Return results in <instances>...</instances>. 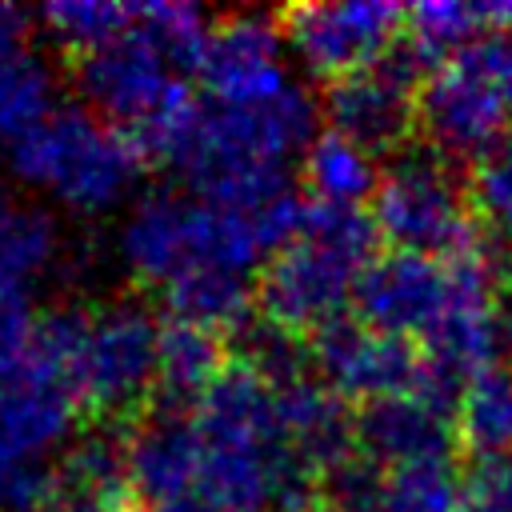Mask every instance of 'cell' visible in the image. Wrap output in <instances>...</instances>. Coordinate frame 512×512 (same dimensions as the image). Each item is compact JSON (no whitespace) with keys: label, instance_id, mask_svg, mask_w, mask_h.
Returning <instances> with one entry per match:
<instances>
[{"label":"cell","instance_id":"cell-1","mask_svg":"<svg viewBox=\"0 0 512 512\" xmlns=\"http://www.w3.org/2000/svg\"><path fill=\"white\" fill-rule=\"evenodd\" d=\"M376 240L372 212L304 200L296 236L256 276V312L284 332L316 336L344 316L364 268L376 260Z\"/></svg>","mask_w":512,"mask_h":512},{"label":"cell","instance_id":"cell-7","mask_svg":"<svg viewBox=\"0 0 512 512\" xmlns=\"http://www.w3.org/2000/svg\"><path fill=\"white\" fill-rule=\"evenodd\" d=\"M276 28L296 48L304 68L316 80L332 84L396 48V40L404 36V8L388 0L292 4L276 12Z\"/></svg>","mask_w":512,"mask_h":512},{"label":"cell","instance_id":"cell-25","mask_svg":"<svg viewBox=\"0 0 512 512\" xmlns=\"http://www.w3.org/2000/svg\"><path fill=\"white\" fill-rule=\"evenodd\" d=\"M136 24L156 40V48L176 64L180 76L200 72L208 48V16L192 4H136Z\"/></svg>","mask_w":512,"mask_h":512},{"label":"cell","instance_id":"cell-31","mask_svg":"<svg viewBox=\"0 0 512 512\" xmlns=\"http://www.w3.org/2000/svg\"><path fill=\"white\" fill-rule=\"evenodd\" d=\"M28 32H32V16L20 4L0 0V60L20 56L28 44Z\"/></svg>","mask_w":512,"mask_h":512},{"label":"cell","instance_id":"cell-4","mask_svg":"<svg viewBox=\"0 0 512 512\" xmlns=\"http://www.w3.org/2000/svg\"><path fill=\"white\" fill-rule=\"evenodd\" d=\"M372 220L396 252H420L432 260H452L476 240L472 204L452 160L436 148L408 144L392 156L372 192Z\"/></svg>","mask_w":512,"mask_h":512},{"label":"cell","instance_id":"cell-9","mask_svg":"<svg viewBox=\"0 0 512 512\" xmlns=\"http://www.w3.org/2000/svg\"><path fill=\"white\" fill-rule=\"evenodd\" d=\"M312 364L320 368L324 384L344 400H388L404 392H420L424 380V352L412 340L384 336L368 328L360 316H340L316 336H308Z\"/></svg>","mask_w":512,"mask_h":512},{"label":"cell","instance_id":"cell-5","mask_svg":"<svg viewBox=\"0 0 512 512\" xmlns=\"http://www.w3.org/2000/svg\"><path fill=\"white\" fill-rule=\"evenodd\" d=\"M160 324L132 300L88 312V328L72 364V392L80 408L104 424L140 420L156 404Z\"/></svg>","mask_w":512,"mask_h":512},{"label":"cell","instance_id":"cell-13","mask_svg":"<svg viewBox=\"0 0 512 512\" xmlns=\"http://www.w3.org/2000/svg\"><path fill=\"white\" fill-rule=\"evenodd\" d=\"M356 444L376 468H400L420 460H448L456 444V424L444 404L424 392H404L372 400L356 412Z\"/></svg>","mask_w":512,"mask_h":512},{"label":"cell","instance_id":"cell-10","mask_svg":"<svg viewBox=\"0 0 512 512\" xmlns=\"http://www.w3.org/2000/svg\"><path fill=\"white\" fill-rule=\"evenodd\" d=\"M448 296H452L448 260L392 248L364 268L352 300H356V316L368 328L400 340H412V336L424 340V332L448 308Z\"/></svg>","mask_w":512,"mask_h":512},{"label":"cell","instance_id":"cell-19","mask_svg":"<svg viewBox=\"0 0 512 512\" xmlns=\"http://www.w3.org/2000/svg\"><path fill=\"white\" fill-rule=\"evenodd\" d=\"M56 244V220L44 208L0 192V288L24 292L52 264Z\"/></svg>","mask_w":512,"mask_h":512},{"label":"cell","instance_id":"cell-3","mask_svg":"<svg viewBox=\"0 0 512 512\" xmlns=\"http://www.w3.org/2000/svg\"><path fill=\"white\" fill-rule=\"evenodd\" d=\"M512 120V32H484L420 84V128L444 160H480Z\"/></svg>","mask_w":512,"mask_h":512},{"label":"cell","instance_id":"cell-20","mask_svg":"<svg viewBox=\"0 0 512 512\" xmlns=\"http://www.w3.org/2000/svg\"><path fill=\"white\" fill-rule=\"evenodd\" d=\"M376 168L364 148L336 132H316V140L304 148V188L320 204H344L364 208V200L376 192Z\"/></svg>","mask_w":512,"mask_h":512},{"label":"cell","instance_id":"cell-22","mask_svg":"<svg viewBox=\"0 0 512 512\" xmlns=\"http://www.w3.org/2000/svg\"><path fill=\"white\" fill-rule=\"evenodd\" d=\"M52 92V72L40 56L20 52L0 60V152H12L40 120L52 116Z\"/></svg>","mask_w":512,"mask_h":512},{"label":"cell","instance_id":"cell-16","mask_svg":"<svg viewBox=\"0 0 512 512\" xmlns=\"http://www.w3.org/2000/svg\"><path fill=\"white\" fill-rule=\"evenodd\" d=\"M232 356L224 352L220 332H208L188 320H160V364H156V400L164 408H180L204 396V388L224 372Z\"/></svg>","mask_w":512,"mask_h":512},{"label":"cell","instance_id":"cell-12","mask_svg":"<svg viewBox=\"0 0 512 512\" xmlns=\"http://www.w3.org/2000/svg\"><path fill=\"white\" fill-rule=\"evenodd\" d=\"M280 28L268 16H228L208 32L200 80L208 100L220 104H264L288 92L296 80L280 64Z\"/></svg>","mask_w":512,"mask_h":512},{"label":"cell","instance_id":"cell-32","mask_svg":"<svg viewBox=\"0 0 512 512\" xmlns=\"http://www.w3.org/2000/svg\"><path fill=\"white\" fill-rule=\"evenodd\" d=\"M500 320H504V344H512V304L500 312Z\"/></svg>","mask_w":512,"mask_h":512},{"label":"cell","instance_id":"cell-27","mask_svg":"<svg viewBox=\"0 0 512 512\" xmlns=\"http://www.w3.org/2000/svg\"><path fill=\"white\" fill-rule=\"evenodd\" d=\"M320 512H388L384 468H376L360 452L340 468H332L320 484Z\"/></svg>","mask_w":512,"mask_h":512},{"label":"cell","instance_id":"cell-8","mask_svg":"<svg viewBox=\"0 0 512 512\" xmlns=\"http://www.w3.org/2000/svg\"><path fill=\"white\" fill-rule=\"evenodd\" d=\"M72 76L88 108L108 116V124L132 132L140 128L152 112L164 108V100L188 84L176 64L156 48V40L132 24L124 36L100 44L96 52H84L72 60Z\"/></svg>","mask_w":512,"mask_h":512},{"label":"cell","instance_id":"cell-14","mask_svg":"<svg viewBox=\"0 0 512 512\" xmlns=\"http://www.w3.org/2000/svg\"><path fill=\"white\" fill-rule=\"evenodd\" d=\"M76 408L80 400L68 388V380H60L28 356H20V364L0 376V436L32 460H40L72 436Z\"/></svg>","mask_w":512,"mask_h":512},{"label":"cell","instance_id":"cell-18","mask_svg":"<svg viewBox=\"0 0 512 512\" xmlns=\"http://www.w3.org/2000/svg\"><path fill=\"white\" fill-rule=\"evenodd\" d=\"M168 296V316L200 324L208 332H240L256 316V284L248 272L232 268H200L172 288Z\"/></svg>","mask_w":512,"mask_h":512},{"label":"cell","instance_id":"cell-6","mask_svg":"<svg viewBox=\"0 0 512 512\" xmlns=\"http://www.w3.org/2000/svg\"><path fill=\"white\" fill-rule=\"evenodd\" d=\"M428 80V68L396 40L388 56L376 64L324 84V120L328 132L352 140L356 148L372 152H400L408 148L412 128L420 124V84Z\"/></svg>","mask_w":512,"mask_h":512},{"label":"cell","instance_id":"cell-15","mask_svg":"<svg viewBox=\"0 0 512 512\" xmlns=\"http://www.w3.org/2000/svg\"><path fill=\"white\" fill-rule=\"evenodd\" d=\"M276 412L284 440L296 460H304L316 476H328L344 460L360 452L356 444V416L344 396H336L324 380L300 376L276 388Z\"/></svg>","mask_w":512,"mask_h":512},{"label":"cell","instance_id":"cell-23","mask_svg":"<svg viewBox=\"0 0 512 512\" xmlns=\"http://www.w3.org/2000/svg\"><path fill=\"white\" fill-rule=\"evenodd\" d=\"M44 32L76 60L84 52H96L100 44L124 36L136 24V4H112V0H56L40 8Z\"/></svg>","mask_w":512,"mask_h":512},{"label":"cell","instance_id":"cell-24","mask_svg":"<svg viewBox=\"0 0 512 512\" xmlns=\"http://www.w3.org/2000/svg\"><path fill=\"white\" fill-rule=\"evenodd\" d=\"M384 504L388 512H460L464 508V476L448 460H420L384 472Z\"/></svg>","mask_w":512,"mask_h":512},{"label":"cell","instance_id":"cell-28","mask_svg":"<svg viewBox=\"0 0 512 512\" xmlns=\"http://www.w3.org/2000/svg\"><path fill=\"white\" fill-rule=\"evenodd\" d=\"M52 468L16 452L0 436V512H40L52 492Z\"/></svg>","mask_w":512,"mask_h":512},{"label":"cell","instance_id":"cell-2","mask_svg":"<svg viewBox=\"0 0 512 512\" xmlns=\"http://www.w3.org/2000/svg\"><path fill=\"white\" fill-rule=\"evenodd\" d=\"M8 168L76 212H108L140 180L144 156L124 128L92 108L60 104L8 152Z\"/></svg>","mask_w":512,"mask_h":512},{"label":"cell","instance_id":"cell-11","mask_svg":"<svg viewBox=\"0 0 512 512\" xmlns=\"http://www.w3.org/2000/svg\"><path fill=\"white\" fill-rule=\"evenodd\" d=\"M204 444L192 416L176 408H148L128 428V480L132 496L152 512H196Z\"/></svg>","mask_w":512,"mask_h":512},{"label":"cell","instance_id":"cell-21","mask_svg":"<svg viewBox=\"0 0 512 512\" xmlns=\"http://www.w3.org/2000/svg\"><path fill=\"white\" fill-rule=\"evenodd\" d=\"M456 432L476 456L512 452V372L492 368L464 388L456 404Z\"/></svg>","mask_w":512,"mask_h":512},{"label":"cell","instance_id":"cell-30","mask_svg":"<svg viewBox=\"0 0 512 512\" xmlns=\"http://www.w3.org/2000/svg\"><path fill=\"white\" fill-rule=\"evenodd\" d=\"M32 328H36V316H32L28 296L0 288V376L20 364V356L28 352Z\"/></svg>","mask_w":512,"mask_h":512},{"label":"cell","instance_id":"cell-29","mask_svg":"<svg viewBox=\"0 0 512 512\" xmlns=\"http://www.w3.org/2000/svg\"><path fill=\"white\" fill-rule=\"evenodd\" d=\"M460 512H512V452L476 456V464L464 472Z\"/></svg>","mask_w":512,"mask_h":512},{"label":"cell","instance_id":"cell-26","mask_svg":"<svg viewBox=\"0 0 512 512\" xmlns=\"http://www.w3.org/2000/svg\"><path fill=\"white\" fill-rule=\"evenodd\" d=\"M472 208L488 224V236L512 248V140L476 160L472 172Z\"/></svg>","mask_w":512,"mask_h":512},{"label":"cell","instance_id":"cell-17","mask_svg":"<svg viewBox=\"0 0 512 512\" xmlns=\"http://www.w3.org/2000/svg\"><path fill=\"white\" fill-rule=\"evenodd\" d=\"M496 24H512V4H464V0H428L404 12V48L428 68V76L456 56L476 36L496 32Z\"/></svg>","mask_w":512,"mask_h":512}]
</instances>
